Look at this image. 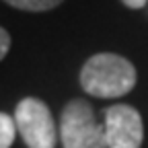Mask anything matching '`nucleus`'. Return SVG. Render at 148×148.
Instances as JSON below:
<instances>
[{
  "label": "nucleus",
  "mask_w": 148,
  "mask_h": 148,
  "mask_svg": "<svg viewBox=\"0 0 148 148\" xmlns=\"http://www.w3.org/2000/svg\"><path fill=\"white\" fill-rule=\"evenodd\" d=\"M14 125L27 148H56L58 130L49 107L35 99L25 97L14 107Z\"/></svg>",
  "instance_id": "3"
},
{
  "label": "nucleus",
  "mask_w": 148,
  "mask_h": 148,
  "mask_svg": "<svg viewBox=\"0 0 148 148\" xmlns=\"http://www.w3.org/2000/svg\"><path fill=\"white\" fill-rule=\"evenodd\" d=\"M136 68L123 56L95 53L80 70V86L99 99H117L136 86Z\"/></svg>",
  "instance_id": "1"
},
{
  "label": "nucleus",
  "mask_w": 148,
  "mask_h": 148,
  "mask_svg": "<svg viewBox=\"0 0 148 148\" xmlns=\"http://www.w3.org/2000/svg\"><path fill=\"white\" fill-rule=\"evenodd\" d=\"M16 136V125L14 119L8 113L0 111V148H10Z\"/></svg>",
  "instance_id": "6"
},
{
  "label": "nucleus",
  "mask_w": 148,
  "mask_h": 148,
  "mask_svg": "<svg viewBox=\"0 0 148 148\" xmlns=\"http://www.w3.org/2000/svg\"><path fill=\"white\" fill-rule=\"evenodd\" d=\"M107 148H140L144 140V123L132 105H111L103 111Z\"/></svg>",
  "instance_id": "4"
},
{
  "label": "nucleus",
  "mask_w": 148,
  "mask_h": 148,
  "mask_svg": "<svg viewBox=\"0 0 148 148\" xmlns=\"http://www.w3.org/2000/svg\"><path fill=\"white\" fill-rule=\"evenodd\" d=\"M60 140L64 148H107L105 125L97 121L88 101L72 99L66 103L60 115Z\"/></svg>",
  "instance_id": "2"
},
{
  "label": "nucleus",
  "mask_w": 148,
  "mask_h": 148,
  "mask_svg": "<svg viewBox=\"0 0 148 148\" xmlns=\"http://www.w3.org/2000/svg\"><path fill=\"white\" fill-rule=\"evenodd\" d=\"M8 49H10V35L4 27H0V62L6 58Z\"/></svg>",
  "instance_id": "7"
},
{
  "label": "nucleus",
  "mask_w": 148,
  "mask_h": 148,
  "mask_svg": "<svg viewBox=\"0 0 148 148\" xmlns=\"http://www.w3.org/2000/svg\"><path fill=\"white\" fill-rule=\"evenodd\" d=\"M2 2L18 10H27V12H47L56 6H60L64 0H2Z\"/></svg>",
  "instance_id": "5"
},
{
  "label": "nucleus",
  "mask_w": 148,
  "mask_h": 148,
  "mask_svg": "<svg viewBox=\"0 0 148 148\" xmlns=\"http://www.w3.org/2000/svg\"><path fill=\"white\" fill-rule=\"evenodd\" d=\"M121 2H123L127 8H142L148 0H121Z\"/></svg>",
  "instance_id": "8"
}]
</instances>
